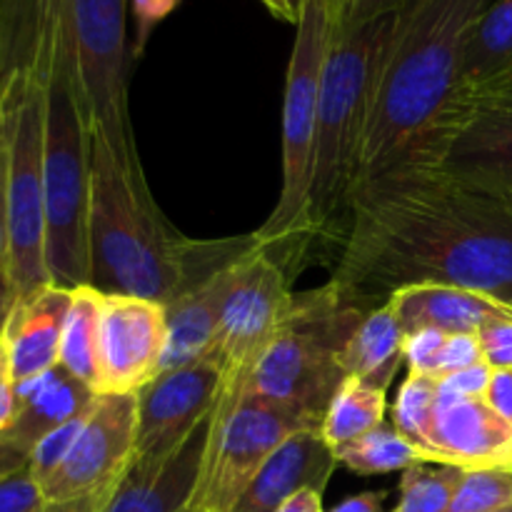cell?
Returning <instances> with one entry per match:
<instances>
[{
	"label": "cell",
	"instance_id": "8",
	"mask_svg": "<svg viewBox=\"0 0 512 512\" xmlns=\"http://www.w3.org/2000/svg\"><path fill=\"white\" fill-rule=\"evenodd\" d=\"M298 35L285 75L283 103V188L270 218L258 230L263 245L310 233V183H313L315 130L325 63L335 40L330 0H300Z\"/></svg>",
	"mask_w": 512,
	"mask_h": 512
},
{
	"label": "cell",
	"instance_id": "48",
	"mask_svg": "<svg viewBox=\"0 0 512 512\" xmlns=\"http://www.w3.org/2000/svg\"><path fill=\"white\" fill-rule=\"evenodd\" d=\"M290 3V8L295 10V15H298V8H300V0H288ZM295 23H298V20H295Z\"/></svg>",
	"mask_w": 512,
	"mask_h": 512
},
{
	"label": "cell",
	"instance_id": "6",
	"mask_svg": "<svg viewBox=\"0 0 512 512\" xmlns=\"http://www.w3.org/2000/svg\"><path fill=\"white\" fill-rule=\"evenodd\" d=\"M90 138L88 115L53 40L45 85V260L50 283L68 290L90 285Z\"/></svg>",
	"mask_w": 512,
	"mask_h": 512
},
{
	"label": "cell",
	"instance_id": "23",
	"mask_svg": "<svg viewBox=\"0 0 512 512\" xmlns=\"http://www.w3.org/2000/svg\"><path fill=\"white\" fill-rule=\"evenodd\" d=\"M512 68V0H493L475 23L465 45L463 73H460L455 130L468 115L475 95Z\"/></svg>",
	"mask_w": 512,
	"mask_h": 512
},
{
	"label": "cell",
	"instance_id": "32",
	"mask_svg": "<svg viewBox=\"0 0 512 512\" xmlns=\"http://www.w3.org/2000/svg\"><path fill=\"white\" fill-rule=\"evenodd\" d=\"M45 495L30 468L0 478V512H35Z\"/></svg>",
	"mask_w": 512,
	"mask_h": 512
},
{
	"label": "cell",
	"instance_id": "10",
	"mask_svg": "<svg viewBox=\"0 0 512 512\" xmlns=\"http://www.w3.org/2000/svg\"><path fill=\"white\" fill-rule=\"evenodd\" d=\"M293 298L283 268L278 260L270 258L265 245L235 263L210 353L223 370L220 398L233 400L243 393L250 373L293 305Z\"/></svg>",
	"mask_w": 512,
	"mask_h": 512
},
{
	"label": "cell",
	"instance_id": "37",
	"mask_svg": "<svg viewBox=\"0 0 512 512\" xmlns=\"http://www.w3.org/2000/svg\"><path fill=\"white\" fill-rule=\"evenodd\" d=\"M15 413H18V383H15L8 345L0 335V433L13 425Z\"/></svg>",
	"mask_w": 512,
	"mask_h": 512
},
{
	"label": "cell",
	"instance_id": "17",
	"mask_svg": "<svg viewBox=\"0 0 512 512\" xmlns=\"http://www.w3.org/2000/svg\"><path fill=\"white\" fill-rule=\"evenodd\" d=\"M428 463L460 470L512 468V423L495 413L485 398H440L430 428Z\"/></svg>",
	"mask_w": 512,
	"mask_h": 512
},
{
	"label": "cell",
	"instance_id": "35",
	"mask_svg": "<svg viewBox=\"0 0 512 512\" xmlns=\"http://www.w3.org/2000/svg\"><path fill=\"white\" fill-rule=\"evenodd\" d=\"M480 360H483V353H480L478 335H448L443 350H440L438 365H435V378H448V375L470 368Z\"/></svg>",
	"mask_w": 512,
	"mask_h": 512
},
{
	"label": "cell",
	"instance_id": "16",
	"mask_svg": "<svg viewBox=\"0 0 512 512\" xmlns=\"http://www.w3.org/2000/svg\"><path fill=\"white\" fill-rule=\"evenodd\" d=\"M440 165L473 188L512 198V95L478 100L450 138Z\"/></svg>",
	"mask_w": 512,
	"mask_h": 512
},
{
	"label": "cell",
	"instance_id": "46",
	"mask_svg": "<svg viewBox=\"0 0 512 512\" xmlns=\"http://www.w3.org/2000/svg\"><path fill=\"white\" fill-rule=\"evenodd\" d=\"M260 3H263L265 8L275 15V18L288 20V23H295V20H298V15H295V10L290 8L288 0H260Z\"/></svg>",
	"mask_w": 512,
	"mask_h": 512
},
{
	"label": "cell",
	"instance_id": "19",
	"mask_svg": "<svg viewBox=\"0 0 512 512\" xmlns=\"http://www.w3.org/2000/svg\"><path fill=\"white\" fill-rule=\"evenodd\" d=\"M70 300L73 290L50 283L13 303L0 335L8 345L18 385L40 378L60 365V340Z\"/></svg>",
	"mask_w": 512,
	"mask_h": 512
},
{
	"label": "cell",
	"instance_id": "49",
	"mask_svg": "<svg viewBox=\"0 0 512 512\" xmlns=\"http://www.w3.org/2000/svg\"><path fill=\"white\" fill-rule=\"evenodd\" d=\"M498 512H512V505H510V508H505V510H498Z\"/></svg>",
	"mask_w": 512,
	"mask_h": 512
},
{
	"label": "cell",
	"instance_id": "7",
	"mask_svg": "<svg viewBox=\"0 0 512 512\" xmlns=\"http://www.w3.org/2000/svg\"><path fill=\"white\" fill-rule=\"evenodd\" d=\"M50 10L55 53L78 90L90 133H98L125 168L143 173L128 108V0H50Z\"/></svg>",
	"mask_w": 512,
	"mask_h": 512
},
{
	"label": "cell",
	"instance_id": "11",
	"mask_svg": "<svg viewBox=\"0 0 512 512\" xmlns=\"http://www.w3.org/2000/svg\"><path fill=\"white\" fill-rule=\"evenodd\" d=\"M165 305L135 295L103 293L95 395H135L163 373Z\"/></svg>",
	"mask_w": 512,
	"mask_h": 512
},
{
	"label": "cell",
	"instance_id": "14",
	"mask_svg": "<svg viewBox=\"0 0 512 512\" xmlns=\"http://www.w3.org/2000/svg\"><path fill=\"white\" fill-rule=\"evenodd\" d=\"M210 423L213 413L175 453L165 458L133 455L103 512H195V493L203 473Z\"/></svg>",
	"mask_w": 512,
	"mask_h": 512
},
{
	"label": "cell",
	"instance_id": "28",
	"mask_svg": "<svg viewBox=\"0 0 512 512\" xmlns=\"http://www.w3.org/2000/svg\"><path fill=\"white\" fill-rule=\"evenodd\" d=\"M440 380L435 375L408 373L393 405V425L425 453L438 408ZM428 458V455H425Z\"/></svg>",
	"mask_w": 512,
	"mask_h": 512
},
{
	"label": "cell",
	"instance_id": "26",
	"mask_svg": "<svg viewBox=\"0 0 512 512\" xmlns=\"http://www.w3.org/2000/svg\"><path fill=\"white\" fill-rule=\"evenodd\" d=\"M340 465L360 475H383L408 470L418 463H428L423 450L410 443L393 423H383L363 438L335 450Z\"/></svg>",
	"mask_w": 512,
	"mask_h": 512
},
{
	"label": "cell",
	"instance_id": "1",
	"mask_svg": "<svg viewBox=\"0 0 512 512\" xmlns=\"http://www.w3.org/2000/svg\"><path fill=\"white\" fill-rule=\"evenodd\" d=\"M333 280L380 305L408 285H455L512 308V198L473 188L443 165L368 180L350 205Z\"/></svg>",
	"mask_w": 512,
	"mask_h": 512
},
{
	"label": "cell",
	"instance_id": "41",
	"mask_svg": "<svg viewBox=\"0 0 512 512\" xmlns=\"http://www.w3.org/2000/svg\"><path fill=\"white\" fill-rule=\"evenodd\" d=\"M8 255H10L8 195H5V153H3V143H0V278L8 275Z\"/></svg>",
	"mask_w": 512,
	"mask_h": 512
},
{
	"label": "cell",
	"instance_id": "45",
	"mask_svg": "<svg viewBox=\"0 0 512 512\" xmlns=\"http://www.w3.org/2000/svg\"><path fill=\"white\" fill-rule=\"evenodd\" d=\"M13 303H15L13 285H10L8 275H3V278H0V333H3L5 320H8V313L10 308H13Z\"/></svg>",
	"mask_w": 512,
	"mask_h": 512
},
{
	"label": "cell",
	"instance_id": "2",
	"mask_svg": "<svg viewBox=\"0 0 512 512\" xmlns=\"http://www.w3.org/2000/svg\"><path fill=\"white\" fill-rule=\"evenodd\" d=\"M493 0H410L398 13L370 123L360 185L440 165L455 133L465 45Z\"/></svg>",
	"mask_w": 512,
	"mask_h": 512
},
{
	"label": "cell",
	"instance_id": "3",
	"mask_svg": "<svg viewBox=\"0 0 512 512\" xmlns=\"http://www.w3.org/2000/svg\"><path fill=\"white\" fill-rule=\"evenodd\" d=\"M90 285L100 293L168 303L263 248L258 235L198 243L175 233L143 173L125 168L108 143L90 138Z\"/></svg>",
	"mask_w": 512,
	"mask_h": 512
},
{
	"label": "cell",
	"instance_id": "39",
	"mask_svg": "<svg viewBox=\"0 0 512 512\" xmlns=\"http://www.w3.org/2000/svg\"><path fill=\"white\" fill-rule=\"evenodd\" d=\"M113 488L115 485H110V488L95 490V493H85L68 500H45L35 512H103Z\"/></svg>",
	"mask_w": 512,
	"mask_h": 512
},
{
	"label": "cell",
	"instance_id": "34",
	"mask_svg": "<svg viewBox=\"0 0 512 512\" xmlns=\"http://www.w3.org/2000/svg\"><path fill=\"white\" fill-rule=\"evenodd\" d=\"M490 378H493V368L485 360L470 365V368L458 370V373L440 378L438 395L440 398L453 400H470V398H485L488 393Z\"/></svg>",
	"mask_w": 512,
	"mask_h": 512
},
{
	"label": "cell",
	"instance_id": "36",
	"mask_svg": "<svg viewBox=\"0 0 512 512\" xmlns=\"http://www.w3.org/2000/svg\"><path fill=\"white\" fill-rule=\"evenodd\" d=\"M408 3L410 0H350L348 10H345L343 20L338 23L335 33H345V30L368 23V20L380 18V15L400 13Z\"/></svg>",
	"mask_w": 512,
	"mask_h": 512
},
{
	"label": "cell",
	"instance_id": "24",
	"mask_svg": "<svg viewBox=\"0 0 512 512\" xmlns=\"http://www.w3.org/2000/svg\"><path fill=\"white\" fill-rule=\"evenodd\" d=\"M100 313H103V293L93 285L75 288L65 318L63 340H60V365L93 393L98 380Z\"/></svg>",
	"mask_w": 512,
	"mask_h": 512
},
{
	"label": "cell",
	"instance_id": "40",
	"mask_svg": "<svg viewBox=\"0 0 512 512\" xmlns=\"http://www.w3.org/2000/svg\"><path fill=\"white\" fill-rule=\"evenodd\" d=\"M485 403L512 423V370H493Z\"/></svg>",
	"mask_w": 512,
	"mask_h": 512
},
{
	"label": "cell",
	"instance_id": "27",
	"mask_svg": "<svg viewBox=\"0 0 512 512\" xmlns=\"http://www.w3.org/2000/svg\"><path fill=\"white\" fill-rule=\"evenodd\" d=\"M463 470L445 463H418L403 470L393 512H448Z\"/></svg>",
	"mask_w": 512,
	"mask_h": 512
},
{
	"label": "cell",
	"instance_id": "13",
	"mask_svg": "<svg viewBox=\"0 0 512 512\" xmlns=\"http://www.w3.org/2000/svg\"><path fill=\"white\" fill-rule=\"evenodd\" d=\"M135 395H98L73 448L45 480V500H68L118 483L135 455Z\"/></svg>",
	"mask_w": 512,
	"mask_h": 512
},
{
	"label": "cell",
	"instance_id": "4",
	"mask_svg": "<svg viewBox=\"0 0 512 512\" xmlns=\"http://www.w3.org/2000/svg\"><path fill=\"white\" fill-rule=\"evenodd\" d=\"M395 25L398 13H390L335 33L320 88L310 233L330 228L340 215L350 213Z\"/></svg>",
	"mask_w": 512,
	"mask_h": 512
},
{
	"label": "cell",
	"instance_id": "5",
	"mask_svg": "<svg viewBox=\"0 0 512 512\" xmlns=\"http://www.w3.org/2000/svg\"><path fill=\"white\" fill-rule=\"evenodd\" d=\"M370 308L375 305L335 280L295 295L245 390L320 428L330 400L348 378L343 370L345 345Z\"/></svg>",
	"mask_w": 512,
	"mask_h": 512
},
{
	"label": "cell",
	"instance_id": "43",
	"mask_svg": "<svg viewBox=\"0 0 512 512\" xmlns=\"http://www.w3.org/2000/svg\"><path fill=\"white\" fill-rule=\"evenodd\" d=\"M383 498V493H358L335 505L330 512H383Z\"/></svg>",
	"mask_w": 512,
	"mask_h": 512
},
{
	"label": "cell",
	"instance_id": "12",
	"mask_svg": "<svg viewBox=\"0 0 512 512\" xmlns=\"http://www.w3.org/2000/svg\"><path fill=\"white\" fill-rule=\"evenodd\" d=\"M223 393V370L213 358L163 370L135 393V455L165 458L208 420Z\"/></svg>",
	"mask_w": 512,
	"mask_h": 512
},
{
	"label": "cell",
	"instance_id": "47",
	"mask_svg": "<svg viewBox=\"0 0 512 512\" xmlns=\"http://www.w3.org/2000/svg\"><path fill=\"white\" fill-rule=\"evenodd\" d=\"M348 3L350 0H330V8H333V15H335V28H338V23L343 20L345 10H348Z\"/></svg>",
	"mask_w": 512,
	"mask_h": 512
},
{
	"label": "cell",
	"instance_id": "21",
	"mask_svg": "<svg viewBox=\"0 0 512 512\" xmlns=\"http://www.w3.org/2000/svg\"><path fill=\"white\" fill-rule=\"evenodd\" d=\"M238 263V260H235ZM233 265L220 270L210 280L190 285L183 293L170 298L165 305V323H168V343H165L163 370L183 368L210 358L220 325L225 293H228Z\"/></svg>",
	"mask_w": 512,
	"mask_h": 512
},
{
	"label": "cell",
	"instance_id": "30",
	"mask_svg": "<svg viewBox=\"0 0 512 512\" xmlns=\"http://www.w3.org/2000/svg\"><path fill=\"white\" fill-rule=\"evenodd\" d=\"M88 413L68 420V423L60 425V428H55L53 433L45 435V438L35 445L33 458H30V473L35 475V480L40 483V488H43L45 480H48L50 475L60 468V463L65 460V455L70 453V448H73L75 438H78V433H80V425H83L85 415Z\"/></svg>",
	"mask_w": 512,
	"mask_h": 512
},
{
	"label": "cell",
	"instance_id": "44",
	"mask_svg": "<svg viewBox=\"0 0 512 512\" xmlns=\"http://www.w3.org/2000/svg\"><path fill=\"white\" fill-rule=\"evenodd\" d=\"M495 95H512V68L505 70V73L500 75V78H495L490 85H485V88L480 90V93L473 98V103H470V108H473V105L478 103V100H483V98H495ZM470 108H468V113H470ZM465 118H468V115H465Z\"/></svg>",
	"mask_w": 512,
	"mask_h": 512
},
{
	"label": "cell",
	"instance_id": "15",
	"mask_svg": "<svg viewBox=\"0 0 512 512\" xmlns=\"http://www.w3.org/2000/svg\"><path fill=\"white\" fill-rule=\"evenodd\" d=\"M98 395L63 365L18 385V413L0 433V478L30 468L33 450L45 435L88 413Z\"/></svg>",
	"mask_w": 512,
	"mask_h": 512
},
{
	"label": "cell",
	"instance_id": "9",
	"mask_svg": "<svg viewBox=\"0 0 512 512\" xmlns=\"http://www.w3.org/2000/svg\"><path fill=\"white\" fill-rule=\"evenodd\" d=\"M303 428L313 425L250 390L233 400L218 398L195 493V512H233L265 460Z\"/></svg>",
	"mask_w": 512,
	"mask_h": 512
},
{
	"label": "cell",
	"instance_id": "22",
	"mask_svg": "<svg viewBox=\"0 0 512 512\" xmlns=\"http://www.w3.org/2000/svg\"><path fill=\"white\" fill-rule=\"evenodd\" d=\"M405 363V330L390 300L368 310L343 350V370L373 388L393 385L400 365Z\"/></svg>",
	"mask_w": 512,
	"mask_h": 512
},
{
	"label": "cell",
	"instance_id": "20",
	"mask_svg": "<svg viewBox=\"0 0 512 512\" xmlns=\"http://www.w3.org/2000/svg\"><path fill=\"white\" fill-rule=\"evenodd\" d=\"M388 300L395 305L405 335L423 328L448 335H475L490 318L512 310L488 295L435 283L408 285V288L395 290Z\"/></svg>",
	"mask_w": 512,
	"mask_h": 512
},
{
	"label": "cell",
	"instance_id": "38",
	"mask_svg": "<svg viewBox=\"0 0 512 512\" xmlns=\"http://www.w3.org/2000/svg\"><path fill=\"white\" fill-rule=\"evenodd\" d=\"M128 3L133 5L135 20H138V53H143L155 25L168 18L178 8L180 0H128Z\"/></svg>",
	"mask_w": 512,
	"mask_h": 512
},
{
	"label": "cell",
	"instance_id": "18",
	"mask_svg": "<svg viewBox=\"0 0 512 512\" xmlns=\"http://www.w3.org/2000/svg\"><path fill=\"white\" fill-rule=\"evenodd\" d=\"M338 465L335 450L325 443L320 428L298 430L265 460L233 512H275L300 490L323 493Z\"/></svg>",
	"mask_w": 512,
	"mask_h": 512
},
{
	"label": "cell",
	"instance_id": "33",
	"mask_svg": "<svg viewBox=\"0 0 512 512\" xmlns=\"http://www.w3.org/2000/svg\"><path fill=\"white\" fill-rule=\"evenodd\" d=\"M445 340H448V333H440V330L433 328H423L405 335V365H408V373L435 375V365H438Z\"/></svg>",
	"mask_w": 512,
	"mask_h": 512
},
{
	"label": "cell",
	"instance_id": "29",
	"mask_svg": "<svg viewBox=\"0 0 512 512\" xmlns=\"http://www.w3.org/2000/svg\"><path fill=\"white\" fill-rule=\"evenodd\" d=\"M512 505V468L463 470L448 512H498Z\"/></svg>",
	"mask_w": 512,
	"mask_h": 512
},
{
	"label": "cell",
	"instance_id": "31",
	"mask_svg": "<svg viewBox=\"0 0 512 512\" xmlns=\"http://www.w3.org/2000/svg\"><path fill=\"white\" fill-rule=\"evenodd\" d=\"M475 335H478L483 360L490 368L512 370V310L490 318Z\"/></svg>",
	"mask_w": 512,
	"mask_h": 512
},
{
	"label": "cell",
	"instance_id": "42",
	"mask_svg": "<svg viewBox=\"0 0 512 512\" xmlns=\"http://www.w3.org/2000/svg\"><path fill=\"white\" fill-rule=\"evenodd\" d=\"M275 512H325L323 510V493L318 490H300L290 500H285Z\"/></svg>",
	"mask_w": 512,
	"mask_h": 512
},
{
	"label": "cell",
	"instance_id": "25",
	"mask_svg": "<svg viewBox=\"0 0 512 512\" xmlns=\"http://www.w3.org/2000/svg\"><path fill=\"white\" fill-rule=\"evenodd\" d=\"M388 393L363 383L358 378H345L335 398L330 400L328 413L320 423V435L333 450L345 448L353 440L385 423Z\"/></svg>",
	"mask_w": 512,
	"mask_h": 512
}]
</instances>
